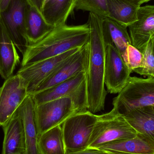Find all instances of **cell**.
I'll return each instance as SVG.
<instances>
[{
	"instance_id": "obj_1",
	"label": "cell",
	"mask_w": 154,
	"mask_h": 154,
	"mask_svg": "<svg viewBox=\"0 0 154 154\" xmlns=\"http://www.w3.org/2000/svg\"><path fill=\"white\" fill-rule=\"evenodd\" d=\"M103 18L89 13L88 23L90 29L87 71L88 110L93 114L104 110L107 91L104 83L105 48Z\"/></svg>"
},
{
	"instance_id": "obj_2",
	"label": "cell",
	"mask_w": 154,
	"mask_h": 154,
	"mask_svg": "<svg viewBox=\"0 0 154 154\" xmlns=\"http://www.w3.org/2000/svg\"><path fill=\"white\" fill-rule=\"evenodd\" d=\"M90 29L88 23L55 27L38 42L29 44L23 55L21 66L57 57L81 48L89 42Z\"/></svg>"
},
{
	"instance_id": "obj_3",
	"label": "cell",
	"mask_w": 154,
	"mask_h": 154,
	"mask_svg": "<svg viewBox=\"0 0 154 154\" xmlns=\"http://www.w3.org/2000/svg\"><path fill=\"white\" fill-rule=\"evenodd\" d=\"M137 133L123 115L115 109L98 116L88 148H97L112 142L131 139Z\"/></svg>"
},
{
	"instance_id": "obj_4",
	"label": "cell",
	"mask_w": 154,
	"mask_h": 154,
	"mask_svg": "<svg viewBox=\"0 0 154 154\" xmlns=\"http://www.w3.org/2000/svg\"><path fill=\"white\" fill-rule=\"evenodd\" d=\"M113 109L124 115L137 108L154 105V78L130 77L125 88L114 98Z\"/></svg>"
},
{
	"instance_id": "obj_5",
	"label": "cell",
	"mask_w": 154,
	"mask_h": 154,
	"mask_svg": "<svg viewBox=\"0 0 154 154\" xmlns=\"http://www.w3.org/2000/svg\"><path fill=\"white\" fill-rule=\"evenodd\" d=\"M32 95L35 105L69 97L73 100L79 112L88 110L87 71L81 72L49 88Z\"/></svg>"
},
{
	"instance_id": "obj_6",
	"label": "cell",
	"mask_w": 154,
	"mask_h": 154,
	"mask_svg": "<svg viewBox=\"0 0 154 154\" xmlns=\"http://www.w3.org/2000/svg\"><path fill=\"white\" fill-rule=\"evenodd\" d=\"M98 115L89 110L77 112L67 119L62 126L66 154L88 148Z\"/></svg>"
},
{
	"instance_id": "obj_7",
	"label": "cell",
	"mask_w": 154,
	"mask_h": 154,
	"mask_svg": "<svg viewBox=\"0 0 154 154\" xmlns=\"http://www.w3.org/2000/svg\"><path fill=\"white\" fill-rule=\"evenodd\" d=\"M77 112L73 100L63 97L35 105V117L38 137L48 130L61 125Z\"/></svg>"
},
{
	"instance_id": "obj_8",
	"label": "cell",
	"mask_w": 154,
	"mask_h": 154,
	"mask_svg": "<svg viewBox=\"0 0 154 154\" xmlns=\"http://www.w3.org/2000/svg\"><path fill=\"white\" fill-rule=\"evenodd\" d=\"M29 5L27 0H12L7 9L0 13V21L22 55L29 45L25 32Z\"/></svg>"
},
{
	"instance_id": "obj_9",
	"label": "cell",
	"mask_w": 154,
	"mask_h": 154,
	"mask_svg": "<svg viewBox=\"0 0 154 154\" xmlns=\"http://www.w3.org/2000/svg\"><path fill=\"white\" fill-rule=\"evenodd\" d=\"M28 95L27 84L19 75L5 79L0 88V126L11 118Z\"/></svg>"
},
{
	"instance_id": "obj_10",
	"label": "cell",
	"mask_w": 154,
	"mask_h": 154,
	"mask_svg": "<svg viewBox=\"0 0 154 154\" xmlns=\"http://www.w3.org/2000/svg\"><path fill=\"white\" fill-rule=\"evenodd\" d=\"M132 72L119 51L111 45H106L104 83L108 92L119 93L128 82Z\"/></svg>"
},
{
	"instance_id": "obj_11",
	"label": "cell",
	"mask_w": 154,
	"mask_h": 154,
	"mask_svg": "<svg viewBox=\"0 0 154 154\" xmlns=\"http://www.w3.org/2000/svg\"><path fill=\"white\" fill-rule=\"evenodd\" d=\"M80 48L72 50L57 57L21 67L17 74L26 82L29 94H31L45 79L49 76Z\"/></svg>"
},
{
	"instance_id": "obj_12",
	"label": "cell",
	"mask_w": 154,
	"mask_h": 154,
	"mask_svg": "<svg viewBox=\"0 0 154 154\" xmlns=\"http://www.w3.org/2000/svg\"><path fill=\"white\" fill-rule=\"evenodd\" d=\"M89 48V42L81 47L49 76L45 79L31 95L49 88L81 72L87 71Z\"/></svg>"
},
{
	"instance_id": "obj_13",
	"label": "cell",
	"mask_w": 154,
	"mask_h": 154,
	"mask_svg": "<svg viewBox=\"0 0 154 154\" xmlns=\"http://www.w3.org/2000/svg\"><path fill=\"white\" fill-rule=\"evenodd\" d=\"M137 20L128 27L131 44L143 53L154 35V5L140 6Z\"/></svg>"
},
{
	"instance_id": "obj_14",
	"label": "cell",
	"mask_w": 154,
	"mask_h": 154,
	"mask_svg": "<svg viewBox=\"0 0 154 154\" xmlns=\"http://www.w3.org/2000/svg\"><path fill=\"white\" fill-rule=\"evenodd\" d=\"M2 127L4 139L2 154H25L24 127L18 110Z\"/></svg>"
},
{
	"instance_id": "obj_15",
	"label": "cell",
	"mask_w": 154,
	"mask_h": 154,
	"mask_svg": "<svg viewBox=\"0 0 154 154\" xmlns=\"http://www.w3.org/2000/svg\"><path fill=\"white\" fill-rule=\"evenodd\" d=\"M35 107L33 97L29 94L18 109L24 127L25 154H41L38 147V137L35 121Z\"/></svg>"
},
{
	"instance_id": "obj_16",
	"label": "cell",
	"mask_w": 154,
	"mask_h": 154,
	"mask_svg": "<svg viewBox=\"0 0 154 154\" xmlns=\"http://www.w3.org/2000/svg\"><path fill=\"white\" fill-rule=\"evenodd\" d=\"M99 149L111 154H154V142L137 134L134 138L109 143Z\"/></svg>"
},
{
	"instance_id": "obj_17",
	"label": "cell",
	"mask_w": 154,
	"mask_h": 154,
	"mask_svg": "<svg viewBox=\"0 0 154 154\" xmlns=\"http://www.w3.org/2000/svg\"><path fill=\"white\" fill-rule=\"evenodd\" d=\"M16 47L0 21V75L5 79L13 75L20 58Z\"/></svg>"
},
{
	"instance_id": "obj_18",
	"label": "cell",
	"mask_w": 154,
	"mask_h": 154,
	"mask_svg": "<svg viewBox=\"0 0 154 154\" xmlns=\"http://www.w3.org/2000/svg\"><path fill=\"white\" fill-rule=\"evenodd\" d=\"M77 0H48L41 14L47 23L54 27L66 24L69 17L75 10Z\"/></svg>"
},
{
	"instance_id": "obj_19",
	"label": "cell",
	"mask_w": 154,
	"mask_h": 154,
	"mask_svg": "<svg viewBox=\"0 0 154 154\" xmlns=\"http://www.w3.org/2000/svg\"><path fill=\"white\" fill-rule=\"evenodd\" d=\"M123 116L137 134L154 142V105L134 109Z\"/></svg>"
},
{
	"instance_id": "obj_20",
	"label": "cell",
	"mask_w": 154,
	"mask_h": 154,
	"mask_svg": "<svg viewBox=\"0 0 154 154\" xmlns=\"http://www.w3.org/2000/svg\"><path fill=\"white\" fill-rule=\"evenodd\" d=\"M103 34L106 45L115 47L122 57L128 46L132 44L127 28L109 17L103 18Z\"/></svg>"
},
{
	"instance_id": "obj_21",
	"label": "cell",
	"mask_w": 154,
	"mask_h": 154,
	"mask_svg": "<svg viewBox=\"0 0 154 154\" xmlns=\"http://www.w3.org/2000/svg\"><path fill=\"white\" fill-rule=\"evenodd\" d=\"M54 28L47 23L41 13L29 5L25 19V32L29 45L43 38Z\"/></svg>"
},
{
	"instance_id": "obj_22",
	"label": "cell",
	"mask_w": 154,
	"mask_h": 154,
	"mask_svg": "<svg viewBox=\"0 0 154 154\" xmlns=\"http://www.w3.org/2000/svg\"><path fill=\"white\" fill-rule=\"evenodd\" d=\"M108 9L109 18L125 27H129L137 20V6L128 0H106Z\"/></svg>"
},
{
	"instance_id": "obj_23",
	"label": "cell",
	"mask_w": 154,
	"mask_h": 154,
	"mask_svg": "<svg viewBox=\"0 0 154 154\" xmlns=\"http://www.w3.org/2000/svg\"><path fill=\"white\" fill-rule=\"evenodd\" d=\"M38 147L41 154H66L61 125L41 135Z\"/></svg>"
},
{
	"instance_id": "obj_24",
	"label": "cell",
	"mask_w": 154,
	"mask_h": 154,
	"mask_svg": "<svg viewBox=\"0 0 154 154\" xmlns=\"http://www.w3.org/2000/svg\"><path fill=\"white\" fill-rule=\"evenodd\" d=\"M75 10L89 12L102 18L109 17L106 0H77Z\"/></svg>"
},
{
	"instance_id": "obj_25",
	"label": "cell",
	"mask_w": 154,
	"mask_h": 154,
	"mask_svg": "<svg viewBox=\"0 0 154 154\" xmlns=\"http://www.w3.org/2000/svg\"><path fill=\"white\" fill-rule=\"evenodd\" d=\"M143 61L140 67L134 71L141 75L154 78V52L152 41L143 52Z\"/></svg>"
},
{
	"instance_id": "obj_26",
	"label": "cell",
	"mask_w": 154,
	"mask_h": 154,
	"mask_svg": "<svg viewBox=\"0 0 154 154\" xmlns=\"http://www.w3.org/2000/svg\"><path fill=\"white\" fill-rule=\"evenodd\" d=\"M124 61L132 72L139 68L143 61V53L132 44L128 45L122 57Z\"/></svg>"
},
{
	"instance_id": "obj_27",
	"label": "cell",
	"mask_w": 154,
	"mask_h": 154,
	"mask_svg": "<svg viewBox=\"0 0 154 154\" xmlns=\"http://www.w3.org/2000/svg\"><path fill=\"white\" fill-rule=\"evenodd\" d=\"M68 154H111L97 148H87L85 150Z\"/></svg>"
},
{
	"instance_id": "obj_28",
	"label": "cell",
	"mask_w": 154,
	"mask_h": 154,
	"mask_svg": "<svg viewBox=\"0 0 154 154\" xmlns=\"http://www.w3.org/2000/svg\"><path fill=\"white\" fill-rule=\"evenodd\" d=\"M27 1L30 6L34 7L41 13L45 0H27Z\"/></svg>"
},
{
	"instance_id": "obj_29",
	"label": "cell",
	"mask_w": 154,
	"mask_h": 154,
	"mask_svg": "<svg viewBox=\"0 0 154 154\" xmlns=\"http://www.w3.org/2000/svg\"><path fill=\"white\" fill-rule=\"evenodd\" d=\"M12 0H0V13L7 9Z\"/></svg>"
},
{
	"instance_id": "obj_30",
	"label": "cell",
	"mask_w": 154,
	"mask_h": 154,
	"mask_svg": "<svg viewBox=\"0 0 154 154\" xmlns=\"http://www.w3.org/2000/svg\"><path fill=\"white\" fill-rule=\"evenodd\" d=\"M128 1L133 4L140 7L143 4L148 2L152 0H128Z\"/></svg>"
},
{
	"instance_id": "obj_31",
	"label": "cell",
	"mask_w": 154,
	"mask_h": 154,
	"mask_svg": "<svg viewBox=\"0 0 154 154\" xmlns=\"http://www.w3.org/2000/svg\"><path fill=\"white\" fill-rule=\"evenodd\" d=\"M151 41H152V42L153 43V49H154V37L153 38H152V39H151Z\"/></svg>"
},
{
	"instance_id": "obj_32",
	"label": "cell",
	"mask_w": 154,
	"mask_h": 154,
	"mask_svg": "<svg viewBox=\"0 0 154 154\" xmlns=\"http://www.w3.org/2000/svg\"><path fill=\"white\" fill-rule=\"evenodd\" d=\"M47 1H48V0H45V2H47ZM45 3H44V4H45Z\"/></svg>"
},
{
	"instance_id": "obj_33",
	"label": "cell",
	"mask_w": 154,
	"mask_h": 154,
	"mask_svg": "<svg viewBox=\"0 0 154 154\" xmlns=\"http://www.w3.org/2000/svg\"><path fill=\"white\" fill-rule=\"evenodd\" d=\"M153 37H154V36H153Z\"/></svg>"
}]
</instances>
